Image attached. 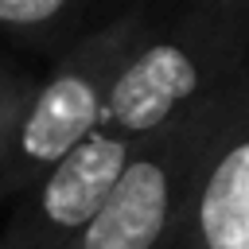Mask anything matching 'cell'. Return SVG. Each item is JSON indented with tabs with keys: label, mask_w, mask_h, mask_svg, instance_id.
Segmentation results:
<instances>
[{
	"label": "cell",
	"mask_w": 249,
	"mask_h": 249,
	"mask_svg": "<svg viewBox=\"0 0 249 249\" xmlns=\"http://www.w3.org/2000/svg\"><path fill=\"white\" fill-rule=\"evenodd\" d=\"M222 101L226 89L136 140L97 214L62 249H167L198 160L222 117Z\"/></svg>",
	"instance_id": "3"
},
{
	"label": "cell",
	"mask_w": 249,
	"mask_h": 249,
	"mask_svg": "<svg viewBox=\"0 0 249 249\" xmlns=\"http://www.w3.org/2000/svg\"><path fill=\"white\" fill-rule=\"evenodd\" d=\"M132 148L136 140H121L101 128L86 136L31 191L16 198L8 222L0 226V249H62L97 214Z\"/></svg>",
	"instance_id": "5"
},
{
	"label": "cell",
	"mask_w": 249,
	"mask_h": 249,
	"mask_svg": "<svg viewBox=\"0 0 249 249\" xmlns=\"http://www.w3.org/2000/svg\"><path fill=\"white\" fill-rule=\"evenodd\" d=\"M152 19V4H132L128 12L70 43L54 70L35 82L12 136L0 148V202H16L62 156H70L86 136L101 128L109 86Z\"/></svg>",
	"instance_id": "2"
},
{
	"label": "cell",
	"mask_w": 249,
	"mask_h": 249,
	"mask_svg": "<svg viewBox=\"0 0 249 249\" xmlns=\"http://www.w3.org/2000/svg\"><path fill=\"white\" fill-rule=\"evenodd\" d=\"M78 0H0V27L16 35H47L74 16Z\"/></svg>",
	"instance_id": "6"
},
{
	"label": "cell",
	"mask_w": 249,
	"mask_h": 249,
	"mask_svg": "<svg viewBox=\"0 0 249 249\" xmlns=\"http://www.w3.org/2000/svg\"><path fill=\"white\" fill-rule=\"evenodd\" d=\"M249 70V0H183L156 16L109 86L101 132L144 140Z\"/></svg>",
	"instance_id": "1"
},
{
	"label": "cell",
	"mask_w": 249,
	"mask_h": 249,
	"mask_svg": "<svg viewBox=\"0 0 249 249\" xmlns=\"http://www.w3.org/2000/svg\"><path fill=\"white\" fill-rule=\"evenodd\" d=\"M167 249H249V70L226 89Z\"/></svg>",
	"instance_id": "4"
},
{
	"label": "cell",
	"mask_w": 249,
	"mask_h": 249,
	"mask_svg": "<svg viewBox=\"0 0 249 249\" xmlns=\"http://www.w3.org/2000/svg\"><path fill=\"white\" fill-rule=\"evenodd\" d=\"M31 89H35V82H27L23 74L0 66V148H4V140L12 136V128H16V121H19Z\"/></svg>",
	"instance_id": "7"
}]
</instances>
